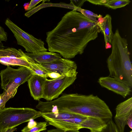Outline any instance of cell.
I'll use <instances>...</instances> for the list:
<instances>
[{
  "instance_id": "1",
  "label": "cell",
  "mask_w": 132,
  "mask_h": 132,
  "mask_svg": "<svg viewBox=\"0 0 132 132\" xmlns=\"http://www.w3.org/2000/svg\"><path fill=\"white\" fill-rule=\"evenodd\" d=\"M101 31L98 22L72 10L64 15L53 29L46 33L48 50L65 59L73 58L83 54L88 43L97 38Z\"/></svg>"
},
{
  "instance_id": "2",
  "label": "cell",
  "mask_w": 132,
  "mask_h": 132,
  "mask_svg": "<svg viewBox=\"0 0 132 132\" xmlns=\"http://www.w3.org/2000/svg\"><path fill=\"white\" fill-rule=\"evenodd\" d=\"M50 111L66 112L95 117L107 123L112 114L105 102L97 95L77 93L64 94L47 103Z\"/></svg>"
},
{
  "instance_id": "3",
  "label": "cell",
  "mask_w": 132,
  "mask_h": 132,
  "mask_svg": "<svg viewBox=\"0 0 132 132\" xmlns=\"http://www.w3.org/2000/svg\"><path fill=\"white\" fill-rule=\"evenodd\" d=\"M112 50L106 62L109 76L132 87V66L126 39L117 29L110 43Z\"/></svg>"
},
{
  "instance_id": "4",
  "label": "cell",
  "mask_w": 132,
  "mask_h": 132,
  "mask_svg": "<svg viewBox=\"0 0 132 132\" xmlns=\"http://www.w3.org/2000/svg\"><path fill=\"white\" fill-rule=\"evenodd\" d=\"M40 112L28 108H5L0 110V132H5L41 117Z\"/></svg>"
},
{
  "instance_id": "5",
  "label": "cell",
  "mask_w": 132,
  "mask_h": 132,
  "mask_svg": "<svg viewBox=\"0 0 132 132\" xmlns=\"http://www.w3.org/2000/svg\"><path fill=\"white\" fill-rule=\"evenodd\" d=\"M34 73L26 67L20 66L17 69L9 66L0 72L2 88L10 94H16L18 87L27 81Z\"/></svg>"
},
{
  "instance_id": "6",
  "label": "cell",
  "mask_w": 132,
  "mask_h": 132,
  "mask_svg": "<svg viewBox=\"0 0 132 132\" xmlns=\"http://www.w3.org/2000/svg\"><path fill=\"white\" fill-rule=\"evenodd\" d=\"M5 23L13 34L18 44L23 47L27 53H36L47 51L41 39L25 32L9 18L6 19Z\"/></svg>"
},
{
  "instance_id": "7",
  "label": "cell",
  "mask_w": 132,
  "mask_h": 132,
  "mask_svg": "<svg viewBox=\"0 0 132 132\" xmlns=\"http://www.w3.org/2000/svg\"><path fill=\"white\" fill-rule=\"evenodd\" d=\"M77 75H61L55 79H47L44 86L43 98L47 101L57 98L66 88L74 82Z\"/></svg>"
},
{
  "instance_id": "8",
  "label": "cell",
  "mask_w": 132,
  "mask_h": 132,
  "mask_svg": "<svg viewBox=\"0 0 132 132\" xmlns=\"http://www.w3.org/2000/svg\"><path fill=\"white\" fill-rule=\"evenodd\" d=\"M32 59L21 49L4 47L0 48V63L3 65L24 66L31 70Z\"/></svg>"
},
{
  "instance_id": "9",
  "label": "cell",
  "mask_w": 132,
  "mask_h": 132,
  "mask_svg": "<svg viewBox=\"0 0 132 132\" xmlns=\"http://www.w3.org/2000/svg\"><path fill=\"white\" fill-rule=\"evenodd\" d=\"M41 64L50 72H55L61 75L78 74L76 63L70 59L61 58L51 63Z\"/></svg>"
},
{
  "instance_id": "10",
  "label": "cell",
  "mask_w": 132,
  "mask_h": 132,
  "mask_svg": "<svg viewBox=\"0 0 132 132\" xmlns=\"http://www.w3.org/2000/svg\"><path fill=\"white\" fill-rule=\"evenodd\" d=\"M98 82L102 87L120 95L124 98L130 94L132 91V88L128 85L109 76L100 77Z\"/></svg>"
},
{
  "instance_id": "11",
  "label": "cell",
  "mask_w": 132,
  "mask_h": 132,
  "mask_svg": "<svg viewBox=\"0 0 132 132\" xmlns=\"http://www.w3.org/2000/svg\"><path fill=\"white\" fill-rule=\"evenodd\" d=\"M116 113L115 124L119 132H124L127 119L132 114V97L119 104L116 109Z\"/></svg>"
},
{
  "instance_id": "12",
  "label": "cell",
  "mask_w": 132,
  "mask_h": 132,
  "mask_svg": "<svg viewBox=\"0 0 132 132\" xmlns=\"http://www.w3.org/2000/svg\"><path fill=\"white\" fill-rule=\"evenodd\" d=\"M47 78L34 73L27 81L31 96L36 100L43 98L45 85Z\"/></svg>"
},
{
  "instance_id": "13",
  "label": "cell",
  "mask_w": 132,
  "mask_h": 132,
  "mask_svg": "<svg viewBox=\"0 0 132 132\" xmlns=\"http://www.w3.org/2000/svg\"><path fill=\"white\" fill-rule=\"evenodd\" d=\"M87 118L83 116L69 119L52 120L48 122L49 125L65 131L79 130L80 124Z\"/></svg>"
},
{
  "instance_id": "14",
  "label": "cell",
  "mask_w": 132,
  "mask_h": 132,
  "mask_svg": "<svg viewBox=\"0 0 132 132\" xmlns=\"http://www.w3.org/2000/svg\"><path fill=\"white\" fill-rule=\"evenodd\" d=\"M25 53L36 62L40 64L51 63L62 58L60 54L52 52L45 51L36 53Z\"/></svg>"
},
{
  "instance_id": "15",
  "label": "cell",
  "mask_w": 132,
  "mask_h": 132,
  "mask_svg": "<svg viewBox=\"0 0 132 132\" xmlns=\"http://www.w3.org/2000/svg\"><path fill=\"white\" fill-rule=\"evenodd\" d=\"M101 31L104 35L105 45L107 43H111L114 33L112 30V18L111 15L106 14L100 21H97Z\"/></svg>"
},
{
  "instance_id": "16",
  "label": "cell",
  "mask_w": 132,
  "mask_h": 132,
  "mask_svg": "<svg viewBox=\"0 0 132 132\" xmlns=\"http://www.w3.org/2000/svg\"><path fill=\"white\" fill-rule=\"evenodd\" d=\"M107 123L98 118L87 117L79 125L80 129L85 128L91 131L101 132L106 126Z\"/></svg>"
},
{
  "instance_id": "17",
  "label": "cell",
  "mask_w": 132,
  "mask_h": 132,
  "mask_svg": "<svg viewBox=\"0 0 132 132\" xmlns=\"http://www.w3.org/2000/svg\"><path fill=\"white\" fill-rule=\"evenodd\" d=\"M41 117L44 119L46 122L60 120L65 119L84 116L80 114L64 112H40Z\"/></svg>"
},
{
  "instance_id": "18",
  "label": "cell",
  "mask_w": 132,
  "mask_h": 132,
  "mask_svg": "<svg viewBox=\"0 0 132 132\" xmlns=\"http://www.w3.org/2000/svg\"><path fill=\"white\" fill-rule=\"evenodd\" d=\"M48 122H37L34 121L29 122L28 125L25 127L21 130V132H40L47 129Z\"/></svg>"
},
{
  "instance_id": "19",
  "label": "cell",
  "mask_w": 132,
  "mask_h": 132,
  "mask_svg": "<svg viewBox=\"0 0 132 132\" xmlns=\"http://www.w3.org/2000/svg\"><path fill=\"white\" fill-rule=\"evenodd\" d=\"M30 64L31 70L34 74L47 78L48 74L50 72L41 64L36 62L32 59L30 62Z\"/></svg>"
},
{
  "instance_id": "20",
  "label": "cell",
  "mask_w": 132,
  "mask_h": 132,
  "mask_svg": "<svg viewBox=\"0 0 132 132\" xmlns=\"http://www.w3.org/2000/svg\"><path fill=\"white\" fill-rule=\"evenodd\" d=\"M130 2L129 0H109L104 6L109 8L116 9L125 7Z\"/></svg>"
},
{
  "instance_id": "21",
  "label": "cell",
  "mask_w": 132,
  "mask_h": 132,
  "mask_svg": "<svg viewBox=\"0 0 132 132\" xmlns=\"http://www.w3.org/2000/svg\"><path fill=\"white\" fill-rule=\"evenodd\" d=\"M76 10L80 12L90 20L95 22H97L96 18L98 19L102 17L101 15H98L91 11L83 9L81 8H77Z\"/></svg>"
},
{
  "instance_id": "22",
  "label": "cell",
  "mask_w": 132,
  "mask_h": 132,
  "mask_svg": "<svg viewBox=\"0 0 132 132\" xmlns=\"http://www.w3.org/2000/svg\"><path fill=\"white\" fill-rule=\"evenodd\" d=\"M15 95L14 94H9L4 91L2 94H0V110L4 108L6 102Z\"/></svg>"
},
{
  "instance_id": "23",
  "label": "cell",
  "mask_w": 132,
  "mask_h": 132,
  "mask_svg": "<svg viewBox=\"0 0 132 132\" xmlns=\"http://www.w3.org/2000/svg\"><path fill=\"white\" fill-rule=\"evenodd\" d=\"M101 132H119L115 123L112 119L107 123L106 127Z\"/></svg>"
},
{
  "instance_id": "24",
  "label": "cell",
  "mask_w": 132,
  "mask_h": 132,
  "mask_svg": "<svg viewBox=\"0 0 132 132\" xmlns=\"http://www.w3.org/2000/svg\"><path fill=\"white\" fill-rule=\"evenodd\" d=\"M86 0H71L70 4L72 7V10H76L77 8H81Z\"/></svg>"
},
{
  "instance_id": "25",
  "label": "cell",
  "mask_w": 132,
  "mask_h": 132,
  "mask_svg": "<svg viewBox=\"0 0 132 132\" xmlns=\"http://www.w3.org/2000/svg\"><path fill=\"white\" fill-rule=\"evenodd\" d=\"M109 0H87L86 1H88L89 3L95 5H98L105 6Z\"/></svg>"
},
{
  "instance_id": "26",
  "label": "cell",
  "mask_w": 132,
  "mask_h": 132,
  "mask_svg": "<svg viewBox=\"0 0 132 132\" xmlns=\"http://www.w3.org/2000/svg\"><path fill=\"white\" fill-rule=\"evenodd\" d=\"M7 35L4 29L0 25V40L6 42L7 40Z\"/></svg>"
},
{
  "instance_id": "27",
  "label": "cell",
  "mask_w": 132,
  "mask_h": 132,
  "mask_svg": "<svg viewBox=\"0 0 132 132\" xmlns=\"http://www.w3.org/2000/svg\"><path fill=\"white\" fill-rule=\"evenodd\" d=\"M43 0H31L29 4L27 11H29L35 8L36 6L40 2L43 1Z\"/></svg>"
},
{
  "instance_id": "28",
  "label": "cell",
  "mask_w": 132,
  "mask_h": 132,
  "mask_svg": "<svg viewBox=\"0 0 132 132\" xmlns=\"http://www.w3.org/2000/svg\"><path fill=\"white\" fill-rule=\"evenodd\" d=\"M61 75L55 72H51L49 73L48 74L47 77L51 78L54 79L59 77Z\"/></svg>"
},
{
  "instance_id": "29",
  "label": "cell",
  "mask_w": 132,
  "mask_h": 132,
  "mask_svg": "<svg viewBox=\"0 0 132 132\" xmlns=\"http://www.w3.org/2000/svg\"><path fill=\"white\" fill-rule=\"evenodd\" d=\"M47 132H80L79 130L65 131L63 130L57 128L48 130Z\"/></svg>"
},
{
  "instance_id": "30",
  "label": "cell",
  "mask_w": 132,
  "mask_h": 132,
  "mask_svg": "<svg viewBox=\"0 0 132 132\" xmlns=\"http://www.w3.org/2000/svg\"><path fill=\"white\" fill-rule=\"evenodd\" d=\"M132 114H130L127 119L126 125H127L129 127L132 128Z\"/></svg>"
},
{
  "instance_id": "31",
  "label": "cell",
  "mask_w": 132,
  "mask_h": 132,
  "mask_svg": "<svg viewBox=\"0 0 132 132\" xmlns=\"http://www.w3.org/2000/svg\"><path fill=\"white\" fill-rule=\"evenodd\" d=\"M111 47V44L109 43H107L105 45V48L106 49L110 48Z\"/></svg>"
},
{
  "instance_id": "32",
  "label": "cell",
  "mask_w": 132,
  "mask_h": 132,
  "mask_svg": "<svg viewBox=\"0 0 132 132\" xmlns=\"http://www.w3.org/2000/svg\"><path fill=\"white\" fill-rule=\"evenodd\" d=\"M17 129L15 127L14 128L12 129H9L5 132H13L15 130H16Z\"/></svg>"
},
{
  "instance_id": "33",
  "label": "cell",
  "mask_w": 132,
  "mask_h": 132,
  "mask_svg": "<svg viewBox=\"0 0 132 132\" xmlns=\"http://www.w3.org/2000/svg\"><path fill=\"white\" fill-rule=\"evenodd\" d=\"M26 4H24V9H25V10L26 11H27V10L28 8V6L29 4V3H26Z\"/></svg>"
},
{
  "instance_id": "34",
  "label": "cell",
  "mask_w": 132,
  "mask_h": 132,
  "mask_svg": "<svg viewBox=\"0 0 132 132\" xmlns=\"http://www.w3.org/2000/svg\"><path fill=\"white\" fill-rule=\"evenodd\" d=\"M4 47L2 41L0 40V48H2Z\"/></svg>"
},
{
  "instance_id": "35",
  "label": "cell",
  "mask_w": 132,
  "mask_h": 132,
  "mask_svg": "<svg viewBox=\"0 0 132 132\" xmlns=\"http://www.w3.org/2000/svg\"><path fill=\"white\" fill-rule=\"evenodd\" d=\"M89 132H97V131H90Z\"/></svg>"
},
{
  "instance_id": "36",
  "label": "cell",
  "mask_w": 132,
  "mask_h": 132,
  "mask_svg": "<svg viewBox=\"0 0 132 132\" xmlns=\"http://www.w3.org/2000/svg\"><path fill=\"white\" fill-rule=\"evenodd\" d=\"M129 132H132V131L131 130Z\"/></svg>"
}]
</instances>
